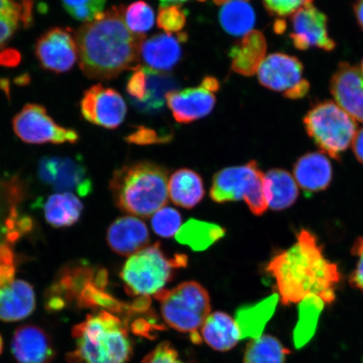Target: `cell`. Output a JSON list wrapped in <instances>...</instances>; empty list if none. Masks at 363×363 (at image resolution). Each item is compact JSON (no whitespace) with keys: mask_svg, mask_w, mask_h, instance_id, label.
Segmentation results:
<instances>
[{"mask_svg":"<svg viewBox=\"0 0 363 363\" xmlns=\"http://www.w3.org/2000/svg\"><path fill=\"white\" fill-rule=\"evenodd\" d=\"M124 6H113L77 30L81 70L89 79L106 80L140 66L145 35H136L125 21Z\"/></svg>","mask_w":363,"mask_h":363,"instance_id":"cell-1","label":"cell"},{"mask_svg":"<svg viewBox=\"0 0 363 363\" xmlns=\"http://www.w3.org/2000/svg\"><path fill=\"white\" fill-rule=\"evenodd\" d=\"M266 271L274 278L277 294L284 306L312 296L325 303L335 301V286L340 279L338 267L326 259L311 231L302 230L296 242L272 257Z\"/></svg>","mask_w":363,"mask_h":363,"instance_id":"cell-2","label":"cell"},{"mask_svg":"<svg viewBox=\"0 0 363 363\" xmlns=\"http://www.w3.org/2000/svg\"><path fill=\"white\" fill-rule=\"evenodd\" d=\"M74 352L69 363H126L133 355V342L123 322L111 312L99 310L74 326Z\"/></svg>","mask_w":363,"mask_h":363,"instance_id":"cell-3","label":"cell"},{"mask_svg":"<svg viewBox=\"0 0 363 363\" xmlns=\"http://www.w3.org/2000/svg\"><path fill=\"white\" fill-rule=\"evenodd\" d=\"M113 201L122 211L151 216L166 206L169 197L167 171L156 163L142 162L115 172L111 181Z\"/></svg>","mask_w":363,"mask_h":363,"instance_id":"cell-4","label":"cell"},{"mask_svg":"<svg viewBox=\"0 0 363 363\" xmlns=\"http://www.w3.org/2000/svg\"><path fill=\"white\" fill-rule=\"evenodd\" d=\"M188 257L177 254L169 257L160 244L146 247L133 254L122 269L121 277L126 292L133 296L149 298L164 289L175 270L187 265Z\"/></svg>","mask_w":363,"mask_h":363,"instance_id":"cell-5","label":"cell"},{"mask_svg":"<svg viewBox=\"0 0 363 363\" xmlns=\"http://www.w3.org/2000/svg\"><path fill=\"white\" fill-rule=\"evenodd\" d=\"M155 298L161 303L162 315L167 325L191 334L194 342H201L198 330L211 310L210 296L202 285L185 282L172 290L163 289Z\"/></svg>","mask_w":363,"mask_h":363,"instance_id":"cell-6","label":"cell"},{"mask_svg":"<svg viewBox=\"0 0 363 363\" xmlns=\"http://www.w3.org/2000/svg\"><path fill=\"white\" fill-rule=\"evenodd\" d=\"M211 197L217 203L243 199L254 215L262 216L269 208L265 174L255 161L243 166L227 167L218 172L213 179Z\"/></svg>","mask_w":363,"mask_h":363,"instance_id":"cell-7","label":"cell"},{"mask_svg":"<svg viewBox=\"0 0 363 363\" xmlns=\"http://www.w3.org/2000/svg\"><path fill=\"white\" fill-rule=\"evenodd\" d=\"M307 133L322 152L334 159L352 143L357 134L356 121L337 103L318 104L305 118Z\"/></svg>","mask_w":363,"mask_h":363,"instance_id":"cell-8","label":"cell"},{"mask_svg":"<svg viewBox=\"0 0 363 363\" xmlns=\"http://www.w3.org/2000/svg\"><path fill=\"white\" fill-rule=\"evenodd\" d=\"M13 130L22 142L29 144H74L79 139L75 130L58 125L38 104L23 107L13 117Z\"/></svg>","mask_w":363,"mask_h":363,"instance_id":"cell-9","label":"cell"},{"mask_svg":"<svg viewBox=\"0 0 363 363\" xmlns=\"http://www.w3.org/2000/svg\"><path fill=\"white\" fill-rule=\"evenodd\" d=\"M40 182L57 193H72L87 196L93 189L87 167L80 159L68 156H45L38 167Z\"/></svg>","mask_w":363,"mask_h":363,"instance_id":"cell-10","label":"cell"},{"mask_svg":"<svg viewBox=\"0 0 363 363\" xmlns=\"http://www.w3.org/2000/svg\"><path fill=\"white\" fill-rule=\"evenodd\" d=\"M257 74L262 85L282 92L289 99H301L310 89V84L302 79V63L298 58L284 53H274L265 57Z\"/></svg>","mask_w":363,"mask_h":363,"instance_id":"cell-11","label":"cell"},{"mask_svg":"<svg viewBox=\"0 0 363 363\" xmlns=\"http://www.w3.org/2000/svg\"><path fill=\"white\" fill-rule=\"evenodd\" d=\"M219 89V81L206 77L198 87L172 91L166 101L177 122L191 123L211 113L216 102L215 94Z\"/></svg>","mask_w":363,"mask_h":363,"instance_id":"cell-12","label":"cell"},{"mask_svg":"<svg viewBox=\"0 0 363 363\" xmlns=\"http://www.w3.org/2000/svg\"><path fill=\"white\" fill-rule=\"evenodd\" d=\"M35 54L44 69L56 74L71 70L79 60L75 36L62 27H54L40 35Z\"/></svg>","mask_w":363,"mask_h":363,"instance_id":"cell-13","label":"cell"},{"mask_svg":"<svg viewBox=\"0 0 363 363\" xmlns=\"http://www.w3.org/2000/svg\"><path fill=\"white\" fill-rule=\"evenodd\" d=\"M81 112L90 123L104 128L116 129L124 121L127 107L116 90L101 84L86 90L80 103Z\"/></svg>","mask_w":363,"mask_h":363,"instance_id":"cell-14","label":"cell"},{"mask_svg":"<svg viewBox=\"0 0 363 363\" xmlns=\"http://www.w3.org/2000/svg\"><path fill=\"white\" fill-rule=\"evenodd\" d=\"M291 21L290 38L295 48L299 50L317 48L326 52L335 48V43L328 34V18L312 4L294 13Z\"/></svg>","mask_w":363,"mask_h":363,"instance_id":"cell-15","label":"cell"},{"mask_svg":"<svg viewBox=\"0 0 363 363\" xmlns=\"http://www.w3.org/2000/svg\"><path fill=\"white\" fill-rule=\"evenodd\" d=\"M335 101L354 120L363 123V71L360 67L340 63L330 81Z\"/></svg>","mask_w":363,"mask_h":363,"instance_id":"cell-16","label":"cell"},{"mask_svg":"<svg viewBox=\"0 0 363 363\" xmlns=\"http://www.w3.org/2000/svg\"><path fill=\"white\" fill-rule=\"evenodd\" d=\"M11 352L18 363H51L56 357L52 338L40 326L23 325L13 333Z\"/></svg>","mask_w":363,"mask_h":363,"instance_id":"cell-17","label":"cell"},{"mask_svg":"<svg viewBox=\"0 0 363 363\" xmlns=\"http://www.w3.org/2000/svg\"><path fill=\"white\" fill-rule=\"evenodd\" d=\"M187 40L186 33H161L144 40L140 47V60L146 66L144 67L161 72L171 70L180 61L182 43Z\"/></svg>","mask_w":363,"mask_h":363,"instance_id":"cell-18","label":"cell"},{"mask_svg":"<svg viewBox=\"0 0 363 363\" xmlns=\"http://www.w3.org/2000/svg\"><path fill=\"white\" fill-rule=\"evenodd\" d=\"M149 230L142 220L135 216L121 217L108 227V246L121 256L130 257L147 247Z\"/></svg>","mask_w":363,"mask_h":363,"instance_id":"cell-19","label":"cell"},{"mask_svg":"<svg viewBox=\"0 0 363 363\" xmlns=\"http://www.w3.org/2000/svg\"><path fill=\"white\" fill-rule=\"evenodd\" d=\"M33 285L24 280H13L0 288V320L16 322L26 319L35 310Z\"/></svg>","mask_w":363,"mask_h":363,"instance_id":"cell-20","label":"cell"},{"mask_svg":"<svg viewBox=\"0 0 363 363\" xmlns=\"http://www.w3.org/2000/svg\"><path fill=\"white\" fill-rule=\"evenodd\" d=\"M294 174L299 187L317 192L328 187L333 179V167L324 154L312 152L298 159Z\"/></svg>","mask_w":363,"mask_h":363,"instance_id":"cell-21","label":"cell"},{"mask_svg":"<svg viewBox=\"0 0 363 363\" xmlns=\"http://www.w3.org/2000/svg\"><path fill=\"white\" fill-rule=\"evenodd\" d=\"M267 43L260 31L252 30L240 43L231 48L230 57L233 59L231 68L244 76H252L265 58Z\"/></svg>","mask_w":363,"mask_h":363,"instance_id":"cell-22","label":"cell"},{"mask_svg":"<svg viewBox=\"0 0 363 363\" xmlns=\"http://www.w3.org/2000/svg\"><path fill=\"white\" fill-rule=\"evenodd\" d=\"M201 335L208 346L220 352L231 350L242 340L235 319L220 311L208 315L202 325Z\"/></svg>","mask_w":363,"mask_h":363,"instance_id":"cell-23","label":"cell"},{"mask_svg":"<svg viewBox=\"0 0 363 363\" xmlns=\"http://www.w3.org/2000/svg\"><path fill=\"white\" fill-rule=\"evenodd\" d=\"M279 299V295L274 294L256 305L238 308L235 320L242 340L261 337L263 329L274 315Z\"/></svg>","mask_w":363,"mask_h":363,"instance_id":"cell-24","label":"cell"},{"mask_svg":"<svg viewBox=\"0 0 363 363\" xmlns=\"http://www.w3.org/2000/svg\"><path fill=\"white\" fill-rule=\"evenodd\" d=\"M83 203L76 194L57 193L51 195L44 203L45 220L54 228H66L74 225L81 218Z\"/></svg>","mask_w":363,"mask_h":363,"instance_id":"cell-25","label":"cell"},{"mask_svg":"<svg viewBox=\"0 0 363 363\" xmlns=\"http://www.w3.org/2000/svg\"><path fill=\"white\" fill-rule=\"evenodd\" d=\"M265 192L272 210H285L296 201L298 185L289 172L275 169L265 174Z\"/></svg>","mask_w":363,"mask_h":363,"instance_id":"cell-26","label":"cell"},{"mask_svg":"<svg viewBox=\"0 0 363 363\" xmlns=\"http://www.w3.org/2000/svg\"><path fill=\"white\" fill-rule=\"evenodd\" d=\"M169 195L176 206L185 208L196 206L204 195L201 177L187 169L175 172L169 182Z\"/></svg>","mask_w":363,"mask_h":363,"instance_id":"cell-27","label":"cell"},{"mask_svg":"<svg viewBox=\"0 0 363 363\" xmlns=\"http://www.w3.org/2000/svg\"><path fill=\"white\" fill-rule=\"evenodd\" d=\"M33 0H0V49L33 21Z\"/></svg>","mask_w":363,"mask_h":363,"instance_id":"cell-28","label":"cell"},{"mask_svg":"<svg viewBox=\"0 0 363 363\" xmlns=\"http://www.w3.org/2000/svg\"><path fill=\"white\" fill-rule=\"evenodd\" d=\"M147 76L146 95L143 101L131 102L140 112L152 113L160 111L166 101L167 95L178 86L174 77L143 67Z\"/></svg>","mask_w":363,"mask_h":363,"instance_id":"cell-29","label":"cell"},{"mask_svg":"<svg viewBox=\"0 0 363 363\" xmlns=\"http://www.w3.org/2000/svg\"><path fill=\"white\" fill-rule=\"evenodd\" d=\"M225 229L221 226L198 220H189L180 227L176 240L194 251L206 250L224 237Z\"/></svg>","mask_w":363,"mask_h":363,"instance_id":"cell-30","label":"cell"},{"mask_svg":"<svg viewBox=\"0 0 363 363\" xmlns=\"http://www.w3.org/2000/svg\"><path fill=\"white\" fill-rule=\"evenodd\" d=\"M219 18L226 33L235 36L251 33L256 23L255 12L249 0H229L221 8Z\"/></svg>","mask_w":363,"mask_h":363,"instance_id":"cell-31","label":"cell"},{"mask_svg":"<svg viewBox=\"0 0 363 363\" xmlns=\"http://www.w3.org/2000/svg\"><path fill=\"white\" fill-rule=\"evenodd\" d=\"M290 353L278 338L270 335L252 339L244 352V363H285Z\"/></svg>","mask_w":363,"mask_h":363,"instance_id":"cell-32","label":"cell"},{"mask_svg":"<svg viewBox=\"0 0 363 363\" xmlns=\"http://www.w3.org/2000/svg\"><path fill=\"white\" fill-rule=\"evenodd\" d=\"M299 306V321L297 331H295V342L299 345L302 335V345L310 338L311 331H314L318 318H319L325 303L317 297H308L301 303Z\"/></svg>","mask_w":363,"mask_h":363,"instance_id":"cell-33","label":"cell"},{"mask_svg":"<svg viewBox=\"0 0 363 363\" xmlns=\"http://www.w3.org/2000/svg\"><path fill=\"white\" fill-rule=\"evenodd\" d=\"M125 21L131 33L144 35L151 30L155 22L152 8L143 0L131 4L125 11Z\"/></svg>","mask_w":363,"mask_h":363,"instance_id":"cell-34","label":"cell"},{"mask_svg":"<svg viewBox=\"0 0 363 363\" xmlns=\"http://www.w3.org/2000/svg\"><path fill=\"white\" fill-rule=\"evenodd\" d=\"M106 0H62L63 8L74 19L87 23L104 12Z\"/></svg>","mask_w":363,"mask_h":363,"instance_id":"cell-35","label":"cell"},{"mask_svg":"<svg viewBox=\"0 0 363 363\" xmlns=\"http://www.w3.org/2000/svg\"><path fill=\"white\" fill-rule=\"evenodd\" d=\"M182 225V217L178 211L171 207H162L154 213L152 226L159 237L169 238L178 233Z\"/></svg>","mask_w":363,"mask_h":363,"instance_id":"cell-36","label":"cell"},{"mask_svg":"<svg viewBox=\"0 0 363 363\" xmlns=\"http://www.w3.org/2000/svg\"><path fill=\"white\" fill-rule=\"evenodd\" d=\"M157 23L167 33H179L186 24V12L180 6L159 9Z\"/></svg>","mask_w":363,"mask_h":363,"instance_id":"cell-37","label":"cell"},{"mask_svg":"<svg viewBox=\"0 0 363 363\" xmlns=\"http://www.w3.org/2000/svg\"><path fill=\"white\" fill-rule=\"evenodd\" d=\"M267 10L272 15L288 16L303 7L311 4L313 0H263Z\"/></svg>","mask_w":363,"mask_h":363,"instance_id":"cell-38","label":"cell"},{"mask_svg":"<svg viewBox=\"0 0 363 363\" xmlns=\"http://www.w3.org/2000/svg\"><path fill=\"white\" fill-rule=\"evenodd\" d=\"M140 363H185L179 359L178 352L169 342H162Z\"/></svg>","mask_w":363,"mask_h":363,"instance_id":"cell-39","label":"cell"},{"mask_svg":"<svg viewBox=\"0 0 363 363\" xmlns=\"http://www.w3.org/2000/svg\"><path fill=\"white\" fill-rule=\"evenodd\" d=\"M134 71L127 82L126 90L130 96V102H140L146 95L147 76L143 67H140Z\"/></svg>","mask_w":363,"mask_h":363,"instance_id":"cell-40","label":"cell"},{"mask_svg":"<svg viewBox=\"0 0 363 363\" xmlns=\"http://www.w3.org/2000/svg\"><path fill=\"white\" fill-rule=\"evenodd\" d=\"M354 256L357 257L355 270L350 276V284L354 288L363 293V238H358L352 250Z\"/></svg>","mask_w":363,"mask_h":363,"instance_id":"cell-41","label":"cell"},{"mask_svg":"<svg viewBox=\"0 0 363 363\" xmlns=\"http://www.w3.org/2000/svg\"><path fill=\"white\" fill-rule=\"evenodd\" d=\"M352 147L357 160L363 163V128L357 131L352 142Z\"/></svg>","mask_w":363,"mask_h":363,"instance_id":"cell-42","label":"cell"},{"mask_svg":"<svg viewBox=\"0 0 363 363\" xmlns=\"http://www.w3.org/2000/svg\"><path fill=\"white\" fill-rule=\"evenodd\" d=\"M354 11H355L358 24L363 29V0H357Z\"/></svg>","mask_w":363,"mask_h":363,"instance_id":"cell-43","label":"cell"},{"mask_svg":"<svg viewBox=\"0 0 363 363\" xmlns=\"http://www.w3.org/2000/svg\"><path fill=\"white\" fill-rule=\"evenodd\" d=\"M160 1L161 7H167L171 6H180L188 0H159Z\"/></svg>","mask_w":363,"mask_h":363,"instance_id":"cell-44","label":"cell"},{"mask_svg":"<svg viewBox=\"0 0 363 363\" xmlns=\"http://www.w3.org/2000/svg\"><path fill=\"white\" fill-rule=\"evenodd\" d=\"M213 1H214L217 6H221V4H224L226 2H228L229 0H213Z\"/></svg>","mask_w":363,"mask_h":363,"instance_id":"cell-45","label":"cell"},{"mask_svg":"<svg viewBox=\"0 0 363 363\" xmlns=\"http://www.w3.org/2000/svg\"><path fill=\"white\" fill-rule=\"evenodd\" d=\"M3 348H4V342H3V338L1 337V335H0V354L2 353L3 352Z\"/></svg>","mask_w":363,"mask_h":363,"instance_id":"cell-46","label":"cell"},{"mask_svg":"<svg viewBox=\"0 0 363 363\" xmlns=\"http://www.w3.org/2000/svg\"><path fill=\"white\" fill-rule=\"evenodd\" d=\"M361 69L363 71V61L362 62V67H361Z\"/></svg>","mask_w":363,"mask_h":363,"instance_id":"cell-47","label":"cell"}]
</instances>
